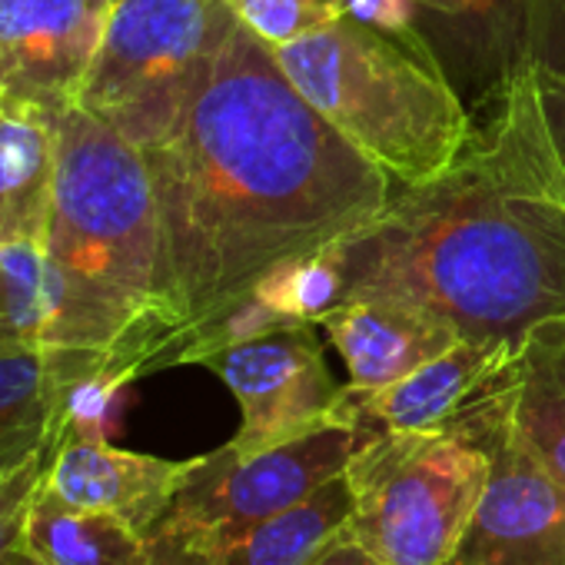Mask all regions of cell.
Wrapping results in <instances>:
<instances>
[{
    "label": "cell",
    "mask_w": 565,
    "mask_h": 565,
    "mask_svg": "<svg viewBox=\"0 0 565 565\" xmlns=\"http://www.w3.org/2000/svg\"><path fill=\"white\" fill-rule=\"evenodd\" d=\"M143 157L160 263L150 317L124 360L127 386L190 366L276 263L333 246L393 196L390 173L327 124L239 21L180 124Z\"/></svg>",
    "instance_id": "6da1fadb"
},
{
    "label": "cell",
    "mask_w": 565,
    "mask_h": 565,
    "mask_svg": "<svg viewBox=\"0 0 565 565\" xmlns=\"http://www.w3.org/2000/svg\"><path fill=\"white\" fill-rule=\"evenodd\" d=\"M489 104L443 173L403 186L333 243L343 300L413 303L459 337L502 343L565 313V163L535 67H519Z\"/></svg>",
    "instance_id": "7a4b0ae2"
},
{
    "label": "cell",
    "mask_w": 565,
    "mask_h": 565,
    "mask_svg": "<svg viewBox=\"0 0 565 565\" xmlns=\"http://www.w3.org/2000/svg\"><path fill=\"white\" fill-rule=\"evenodd\" d=\"M157 263L160 213L143 150L71 107L57 120L47 343L110 393L127 390L124 360L150 317Z\"/></svg>",
    "instance_id": "3957f363"
},
{
    "label": "cell",
    "mask_w": 565,
    "mask_h": 565,
    "mask_svg": "<svg viewBox=\"0 0 565 565\" xmlns=\"http://www.w3.org/2000/svg\"><path fill=\"white\" fill-rule=\"evenodd\" d=\"M282 74L393 183L443 173L476 124L429 41L353 18L273 51Z\"/></svg>",
    "instance_id": "277c9868"
},
{
    "label": "cell",
    "mask_w": 565,
    "mask_h": 565,
    "mask_svg": "<svg viewBox=\"0 0 565 565\" xmlns=\"http://www.w3.org/2000/svg\"><path fill=\"white\" fill-rule=\"evenodd\" d=\"M505 370L446 426L360 433L343 469L347 535L383 565L449 562L489 479V429Z\"/></svg>",
    "instance_id": "5b68a950"
},
{
    "label": "cell",
    "mask_w": 565,
    "mask_h": 565,
    "mask_svg": "<svg viewBox=\"0 0 565 565\" xmlns=\"http://www.w3.org/2000/svg\"><path fill=\"white\" fill-rule=\"evenodd\" d=\"M233 28L223 0H117L77 107L140 150L163 143Z\"/></svg>",
    "instance_id": "8992f818"
},
{
    "label": "cell",
    "mask_w": 565,
    "mask_h": 565,
    "mask_svg": "<svg viewBox=\"0 0 565 565\" xmlns=\"http://www.w3.org/2000/svg\"><path fill=\"white\" fill-rule=\"evenodd\" d=\"M356 443V429L323 426L263 452H236L226 443L190 459L170 509L147 535L153 565H196L223 552L337 479Z\"/></svg>",
    "instance_id": "52a82bcc"
},
{
    "label": "cell",
    "mask_w": 565,
    "mask_h": 565,
    "mask_svg": "<svg viewBox=\"0 0 565 565\" xmlns=\"http://www.w3.org/2000/svg\"><path fill=\"white\" fill-rule=\"evenodd\" d=\"M200 366L216 373L239 403L236 452H263L294 443L333 419L340 383L333 380L317 323L282 327L210 353Z\"/></svg>",
    "instance_id": "ba28073f"
},
{
    "label": "cell",
    "mask_w": 565,
    "mask_h": 565,
    "mask_svg": "<svg viewBox=\"0 0 565 565\" xmlns=\"http://www.w3.org/2000/svg\"><path fill=\"white\" fill-rule=\"evenodd\" d=\"M489 456L486 489L446 565H565V482L515 433L509 370L489 429Z\"/></svg>",
    "instance_id": "9c48e42d"
},
{
    "label": "cell",
    "mask_w": 565,
    "mask_h": 565,
    "mask_svg": "<svg viewBox=\"0 0 565 565\" xmlns=\"http://www.w3.org/2000/svg\"><path fill=\"white\" fill-rule=\"evenodd\" d=\"M456 90L492 100L525 64L565 71V0H416Z\"/></svg>",
    "instance_id": "30bf717a"
},
{
    "label": "cell",
    "mask_w": 565,
    "mask_h": 565,
    "mask_svg": "<svg viewBox=\"0 0 565 565\" xmlns=\"http://www.w3.org/2000/svg\"><path fill=\"white\" fill-rule=\"evenodd\" d=\"M117 0H0V107L61 120L81 100Z\"/></svg>",
    "instance_id": "8fae6325"
},
{
    "label": "cell",
    "mask_w": 565,
    "mask_h": 565,
    "mask_svg": "<svg viewBox=\"0 0 565 565\" xmlns=\"http://www.w3.org/2000/svg\"><path fill=\"white\" fill-rule=\"evenodd\" d=\"M190 459H160L117 449L104 433L67 423L54 446L47 489L74 509L104 512L127 522L143 539L170 509Z\"/></svg>",
    "instance_id": "7c38bea8"
},
{
    "label": "cell",
    "mask_w": 565,
    "mask_h": 565,
    "mask_svg": "<svg viewBox=\"0 0 565 565\" xmlns=\"http://www.w3.org/2000/svg\"><path fill=\"white\" fill-rule=\"evenodd\" d=\"M515 343L502 340H456L446 353L433 356L409 376L383 390H340L333 419L356 433L376 429H436L456 419L479 393H486L512 360Z\"/></svg>",
    "instance_id": "4fadbf2b"
},
{
    "label": "cell",
    "mask_w": 565,
    "mask_h": 565,
    "mask_svg": "<svg viewBox=\"0 0 565 565\" xmlns=\"http://www.w3.org/2000/svg\"><path fill=\"white\" fill-rule=\"evenodd\" d=\"M94 380L64 353L0 327V476L54 446Z\"/></svg>",
    "instance_id": "5bb4252c"
},
{
    "label": "cell",
    "mask_w": 565,
    "mask_h": 565,
    "mask_svg": "<svg viewBox=\"0 0 565 565\" xmlns=\"http://www.w3.org/2000/svg\"><path fill=\"white\" fill-rule=\"evenodd\" d=\"M320 327L343 356L350 386L363 393L409 376L462 340L459 330L433 310L380 297L343 300L320 320Z\"/></svg>",
    "instance_id": "9a60e30c"
},
{
    "label": "cell",
    "mask_w": 565,
    "mask_h": 565,
    "mask_svg": "<svg viewBox=\"0 0 565 565\" xmlns=\"http://www.w3.org/2000/svg\"><path fill=\"white\" fill-rule=\"evenodd\" d=\"M57 186V120L0 107V246H44Z\"/></svg>",
    "instance_id": "2e32d148"
},
{
    "label": "cell",
    "mask_w": 565,
    "mask_h": 565,
    "mask_svg": "<svg viewBox=\"0 0 565 565\" xmlns=\"http://www.w3.org/2000/svg\"><path fill=\"white\" fill-rule=\"evenodd\" d=\"M509 419L565 482V313L529 327L509 363Z\"/></svg>",
    "instance_id": "e0dca14e"
},
{
    "label": "cell",
    "mask_w": 565,
    "mask_h": 565,
    "mask_svg": "<svg viewBox=\"0 0 565 565\" xmlns=\"http://www.w3.org/2000/svg\"><path fill=\"white\" fill-rule=\"evenodd\" d=\"M24 545L47 565H153L140 532L114 515L67 505L47 489V479L34 499Z\"/></svg>",
    "instance_id": "ac0fdd59"
},
{
    "label": "cell",
    "mask_w": 565,
    "mask_h": 565,
    "mask_svg": "<svg viewBox=\"0 0 565 565\" xmlns=\"http://www.w3.org/2000/svg\"><path fill=\"white\" fill-rule=\"evenodd\" d=\"M350 519V486L340 472L313 495L279 512L223 552L196 565H310L337 535H343Z\"/></svg>",
    "instance_id": "d6986e66"
},
{
    "label": "cell",
    "mask_w": 565,
    "mask_h": 565,
    "mask_svg": "<svg viewBox=\"0 0 565 565\" xmlns=\"http://www.w3.org/2000/svg\"><path fill=\"white\" fill-rule=\"evenodd\" d=\"M343 266L333 246L276 263L253 287V297L279 317L317 327L333 307L343 303Z\"/></svg>",
    "instance_id": "ffe728a7"
},
{
    "label": "cell",
    "mask_w": 565,
    "mask_h": 565,
    "mask_svg": "<svg viewBox=\"0 0 565 565\" xmlns=\"http://www.w3.org/2000/svg\"><path fill=\"white\" fill-rule=\"evenodd\" d=\"M223 4L246 31H253L273 51L303 41L347 18L343 0H223Z\"/></svg>",
    "instance_id": "44dd1931"
},
{
    "label": "cell",
    "mask_w": 565,
    "mask_h": 565,
    "mask_svg": "<svg viewBox=\"0 0 565 565\" xmlns=\"http://www.w3.org/2000/svg\"><path fill=\"white\" fill-rule=\"evenodd\" d=\"M54 446L41 449L24 466H18L14 472L0 476V558H4V552L14 548L24 539L34 499H38V492H41V486L47 479V469H51Z\"/></svg>",
    "instance_id": "7402d4cb"
},
{
    "label": "cell",
    "mask_w": 565,
    "mask_h": 565,
    "mask_svg": "<svg viewBox=\"0 0 565 565\" xmlns=\"http://www.w3.org/2000/svg\"><path fill=\"white\" fill-rule=\"evenodd\" d=\"M347 18L380 28V31H413L419 28L416 0H343Z\"/></svg>",
    "instance_id": "603a6c76"
},
{
    "label": "cell",
    "mask_w": 565,
    "mask_h": 565,
    "mask_svg": "<svg viewBox=\"0 0 565 565\" xmlns=\"http://www.w3.org/2000/svg\"><path fill=\"white\" fill-rule=\"evenodd\" d=\"M535 67V84H539V100L545 110V124L552 130V140L558 147V157L565 163V71H552V67Z\"/></svg>",
    "instance_id": "cb8c5ba5"
},
{
    "label": "cell",
    "mask_w": 565,
    "mask_h": 565,
    "mask_svg": "<svg viewBox=\"0 0 565 565\" xmlns=\"http://www.w3.org/2000/svg\"><path fill=\"white\" fill-rule=\"evenodd\" d=\"M310 565H383V562L373 558L363 545H356V542L347 535V529H343V535H337Z\"/></svg>",
    "instance_id": "d4e9b609"
},
{
    "label": "cell",
    "mask_w": 565,
    "mask_h": 565,
    "mask_svg": "<svg viewBox=\"0 0 565 565\" xmlns=\"http://www.w3.org/2000/svg\"><path fill=\"white\" fill-rule=\"evenodd\" d=\"M0 565H47V562H44L34 548H28V545H24V539H21L14 548H8V552H4V558H0Z\"/></svg>",
    "instance_id": "484cf974"
},
{
    "label": "cell",
    "mask_w": 565,
    "mask_h": 565,
    "mask_svg": "<svg viewBox=\"0 0 565 565\" xmlns=\"http://www.w3.org/2000/svg\"><path fill=\"white\" fill-rule=\"evenodd\" d=\"M0 282H4V279H0Z\"/></svg>",
    "instance_id": "4316f807"
}]
</instances>
